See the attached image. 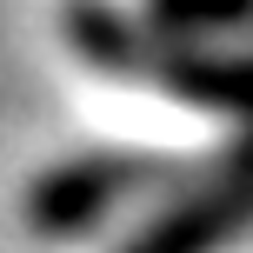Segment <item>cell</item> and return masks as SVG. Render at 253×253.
Wrapping results in <instances>:
<instances>
[{
    "label": "cell",
    "instance_id": "6da1fadb",
    "mask_svg": "<svg viewBox=\"0 0 253 253\" xmlns=\"http://www.w3.org/2000/svg\"><path fill=\"white\" fill-rule=\"evenodd\" d=\"M247 233H253V167L220 160L213 180H200L167 213H153L120 253H227Z\"/></svg>",
    "mask_w": 253,
    "mask_h": 253
},
{
    "label": "cell",
    "instance_id": "7a4b0ae2",
    "mask_svg": "<svg viewBox=\"0 0 253 253\" xmlns=\"http://www.w3.org/2000/svg\"><path fill=\"white\" fill-rule=\"evenodd\" d=\"M147 173H153L147 160H114V153L74 160V167H60V173H47L34 187V227L53 233V240H74L80 227L107 220L133 187H147Z\"/></svg>",
    "mask_w": 253,
    "mask_h": 253
}]
</instances>
